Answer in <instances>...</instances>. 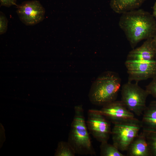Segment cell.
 Listing matches in <instances>:
<instances>
[{
	"mask_svg": "<svg viewBox=\"0 0 156 156\" xmlns=\"http://www.w3.org/2000/svg\"><path fill=\"white\" fill-rule=\"evenodd\" d=\"M119 25L133 49L142 40L153 38L156 35V20L153 14L142 9L122 14Z\"/></svg>",
	"mask_w": 156,
	"mask_h": 156,
	"instance_id": "cell-1",
	"label": "cell"
},
{
	"mask_svg": "<svg viewBox=\"0 0 156 156\" xmlns=\"http://www.w3.org/2000/svg\"><path fill=\"white\" fill-rule=\"evenodd\" d=\"M121 86V79L113 71L101 74L92 83L88 96L92 104L103 106L115 101Z\"/></svg>",
	"mask_w": 156,
	"mask_h": 156,
	"instance_id": "cell-2",
	"label": "cell"
},
{
	"mask_svg": "<svg viewBox=\"0 0 156 156\" xmlns=\"http://www.w3.org/2000/svg\"><path fill=\"white\" fill-rule=\"evenodd\" d=\"M88 129L82 105L75 106L68 142L76 154L91 155H96Z\"/></svg>",
	"mask_w": 156,
	"mask_h": 156,
	"instance_id": "cell-3",
	"label": "cell"
},
{
	"mask_svg": "<svg viewBox=\"0 0 156 156\" xmlns=\"http://www.w3.org/2000/svg\"><path fill=\"white\" fill-rule=\"evenodd\" d=\"M149 95L138 83L128 81L121 87V101L135 115L140 116L147 106L146 100Z\"/></svg>",
	"mask_w": 156,
	"mask_h": 156,
	"instance_id": "cell-4",
	"label": "cell"
},
{
	"mask_svg": "<svg viewBox=\"0 0 156 156\" xmlns=\"http://www.w3.org/2000/svg\"><path fill=\"white\" fill-rule=\"evenodd\" d=\"M142 128L138 119L114 124L111 135L113 144L121 151H127Z\"/></svg>",
	"mask_w": 156,
	"mask_h": 156,
	"instance_id": "cell-5",
	"label": "cell"
},
{
	"mask_svg": "<svg viewBox=\"0 0 156 156\" xmlns=\"http://www.w3.org/2000/svg\"><path fill=\"white\" fill-rule=\"evenodd\" d=\"M86 124L90 133L97 140L101 143L108 142L111 134L110 122L96 109L88 111Z\"/></svg>",
	"mask_w": 156,
	"mask_h": 156,
	"instance_id": "cell-6",
	"label": "cell"
},
{
	"mask_svg": "<svg viewBox=\"0 0 156 156\" xmlns=\"http://www.w3.org/2000/svg\"><path fill=\"white\" fill-rule=\"evenodd\" d=\"M128 75V81L138 82L156 77V60H126L125 63Z\"/></svg>",
	"mask_w": 156,
	"mask_h": 156,
	"instance_id": "cell-7",
	"label": "cell"
},
{
	"mask_svg": "<svg viewBox=\"0 0 156 156\" xmlns=\"http://www.w3.org/2000/svg\"><path fill=\"white\" fill-rule=\"evenodd\" d=\"M16 6L20 20L26 25H36L44 18L45 8L38 1H24Z\"/></svg>",
	"mask_w": 156,
	"mask_h": 156,
	"instance_id": "cell-8",
	"label": "cell"
},
{
	"mask_svg": "<svg viewBox=\"0 0 156 156\" xmlns=\"http://www.w3.org/2000/svg\"><path fill=\"white\" fill-rule=\"evenodd\" d=\"M97 111L114 124L136 119L135 114L121 101H114L103 106Z\"/></svg>",
	"mask_w": 156,
	"mask_h": 156,
	"instance_id": "cell-9",
	"label": "cell"
},
{
	"mask_svg": "<svg viewBox=\"0 0 156 156\" xmlns=\"http://www.w3.org/2000/svg\"><path fill=\"white\" fill-rule=\"evenodd\" d=\"M156 46L153 38L146 40L140 47L133 49L128 53L127 60L151 61L155 60Z\"/></svg>",
	"mask_w": 156,
	"mask_h": 156,
	"instance_id": "cell-10",
	"label": "cell"
},
{
	"mask_svg": "<svg viewBox=\"0 0 156 156\" xmlns=\"http://www.w3.org/2000/svg\"><path fill=\"white\" fill-rule=\"evenodd\" d=\"M127 151L130 156H151L146 137L143 131L135 138Z\"/></svg>",
	"mask_w": 156,
	"mask_h": 156,
	"instance_id": "cell-11",
	"label": "cell"
},
{
	"mask_svg": "<svg viewBox=\"0 0 156 156\" xmlns=\"http://www.w3.org/2000/svg\"><path fill=\"white\" fill-rule=\"evenodd\" d=\"M146 0H111L110 6L116 13L122 14L137 9Z\"/></svg>",
	"mask_w": 156,
	"mask_h": 156,
	"instance_id": "cell-12",
	"label": "cell"
},
{
	"mask_svg": "<svg viewBox=\"0 0 156 156\" xmlns=\"http://www.w3.org/2000/svg\"><path fill=\"white\" fill-rule=\"evenodd\" d=\"M142 115L141 122L142 129L156 130V101L146 106Z\"/></svg>",
	"mask_w": 156,
	"mask_h": 156,
	"instance_id": "cell-13",
	"label": "cell"
},
{
	"mask_svg": "<svg viewBox=\"0 0 156 156\" xmlns=\"http://www.w3.org/2000/svg\"><path fill=\"white\" fill-rule=\"evenodd\" d=\"M100 154L101 156H125L113 144L105 142L101 143Z\"/></svg>",
	"mask_w": 156,
	"mask_h": 156,
	"instance_id": "cell-14",
	"label": "cell"
},
{
	"mask_svg": "<svg viewBox=\"0 0 156 156\" xmlns=\"http://www.w3.org/2000/svg\"><path fill=\"white\" fill-rule=\"evenodd\" d=\"M76 154L74 150L68 141H61L58 144L55 155L75 156Z\"/></svg>",
	"mask_w": 156,
	"mask_h": 156,
	"instance_id": "cell-15",
	"label": "cell"
},
{
	"mask_svg": "<svg viewBox=\"0 0 156 156\" xmlns=\"http://www.w3.org/2000/svg\"><path fill=\"white\" fill-rule=\"evenodd\" d=\"M146 137L151 156H156V130L142 129Z\"/></svg>",
	"mask_w": 156,
	"mask_h": 156,
	"instance_id": "cell-16",
	"label": "cell"
},
{
	"mask_svg": "<svg viewBox=\"0 0 156 156\" xmlns=\"http://www.w3.org/2000/svg\"><path fill=\"white\" fill-rule=\"evenodd\" d=\"M8 21L5 14L1 11L0 12V34L5 33L8 29Z\"/></svg>",
	"mask_w": 156,
	"mask_h": 156,
	"instance_id": "cell-17",
	"label": "cell"
},
{
	"mask_svg": "<svg viewBox=\"0 0 156 156\" xmlns=\"http://www.w3.org/2000/svg\"><path fill=\"white\" fill-rule=\"evenodd\" d=\"M149 95L156 98V77L146 86V89Z\"/></svg>",
	"mask_w": 156,
	"mask_h": 156,
	"instance_id": "cell-18",
	"label": "cell"
},
{
	"mask_svg": "<svg viewBox=\"0 0 156 156\" xmlns=\"http://www.w3.org/2000/svg\"><path fill=\"white\" fill-rule=\"evenodd\" d=\"M17 0H0L1 6L9 7L12 6H16Z\"/></svg>",
	"mask_w": 156,
	"mask_h": 156,
	"instance_id": "cell-19",
	"label": "cell"
},
{
	"mask_svg": "<svg viewBox=\"0 0 156 156\" xmlns=\"http://www.w3.org/2000/svg\"><path fill=\"white\" fill-rule=\"evenodd\" d=\"M153 15L155 18L156 19V1L154 3L153 8Z\"/></svg>",
	"mask_w": 156,
	"mask_h": 156,
	"instance_id": "cell-20",
	"label": "cell"
},
{
	"mask_svg": "<svg viewBox=\"0 0 156 156\" xmlns=\"http://www.w3.org/2000/svg\"><path fill=\"white\" fill-rule=\"evenodd\" d=\"M153 39L155 44L156 46V35L153 37Z\"/></svg>",
	"mask_w": 156,
	"mask_h": 156,
	"instance_id": "cell-21",
	"label": "cell"
},
{
	"mask_svg": "<svg viewBox=\"0 0 156 156\" xmlns=\"http://www.w3.org/2000/svg\"><path fill=\"white\" fill-rule=\"evenodd\" d=\"M155 60H156V53L155 55Z\"/></svg>",
	"mask_w": 156,
	"mask_h": 156,
	"instance_id": "cell-22",
	"label": "cell"
}]
</instances>
